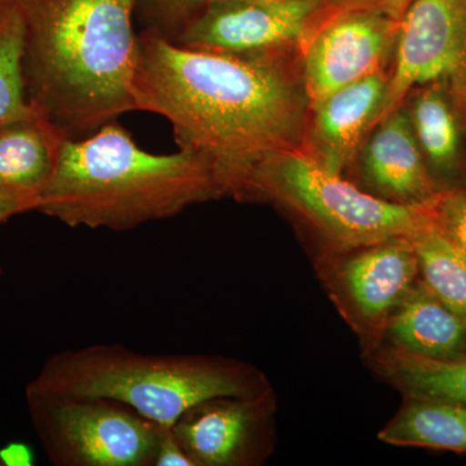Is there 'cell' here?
Returning <instances> with one entry per match:
<instances>
[{
    "label": "cell",
    "instance_id": "7a4b0ae2",
    "mask_svg": "<svg viewBox=\"0 0 466 466\" xmlns=\"http://www.w3.org/2000/svg\"><path fill=\"white\" fill-rule=\"evenodd\" d=\"M27 99L64 137L81 139L135 110L139 0H16Z\"/></svg>",
    "mask_w": 466,
    "mask_h": 466
},
{
    "label": "cell",
    "instance_id": "5bb4252c",
    "mask_svg": "<svg viewBox=\"0 0 466 466\" xmlns=\"http://www.w3.org/2000/svg\"><path fill=\"white\" fill-rule=\"evenodd\" d=\"M66 137L38 112L0 127V195L36 211Z\"/></svg>",
    "mask_w": 466,
    "mask_h": 466
},
{
    "label": "cell",
    "instance_id": "2e32d148",
    "mask_svg": "<svg viewBox=\"0 0 466 466\" xmlns=\"http://www.w3.org/2000/svg\"><path fill=\"white\" fill-rule=\"evenodd\" d=\"M376 367L408 400L466 406V355L429 358L395 346L377 357Z\"/></svg>",
    "mask_w": 466,
    "mask_h": 466
},
{
    "label": "cell",
    "instance_id": "484cf974",
    "mask_svg": "<svg viewBox=\"0 0 466 466\" xmlns=\"http://www.w3.org/2000/svg\"><path fill=\"white\" fill-rule=\"evenodd\" d=\"M410 3L412 0H382L381 7L389 16L400 21Z\"/></svg>",
    "mask_w": 466,
    "mask_h": 466
},
{
    "label": "cell",
    "instance_id": "30bf717a",
    "mask_svg": "<svg viewBox=\"0 0 466 466\" xmlns=\"http://www.w3.org/2000/svg\"><path fill=\"white\" fill-rule=\"evenodd\" d=\"M271 410L268 389L210 398L186 410L170 431L196 466L253 465L265 456Z\"/></svg>",
    "mask_w": 466,
    "mask_h": 466
},
{
    "label": "cell",
    "instance_id": "d6986e66",
    "mask_svg": "<svg viewBox=\"0 0 466 466\" xmlns=\"http://www.w3.org/2000/svg\"><path fill=\"white\" fill-rule=\"evenodd\" d=\"M24 24L16 0L0 5V127L34 112L24 76Z\"/></svg>",
    "mask_w": 466,
    "mask_h": 466
},
{
    "label": "cell",
    "instance_id": "ffe728a7",
    "mask_svg": "<svg viewBox=\"0 0 466 466\" xmlns=\"http://www.w3.org/2000/svg\"><path fill=\"white\" fill-rule=\"evenodd\" d=\"M408 116L422 155L434 167H452L459 156V126L441 91L435 87L422 91L413 100Z\"/></svg>",
    "mask_w": 466,
    "mask_h": 466
},
{
    "label": "cell",
    "instance_id": "d4e9b609",
    "mask_svg": "<svg viewBox=\"0 0 466 466\" xmlns=\"http://www.w3.org/2000/svg\"><path fill=\"white\" fill-rule=\"evenodd\" d=\"M29 211H33V208L26 202L0 195V225L7 222L9 218L18 216V214L29 213Z\"/></svg>",
    "mask_w": 466,
    "mask_h": 466
},
{
    "label": "cell",
    "instance_id": "5b68a950",
    "mask_svg": "<svg viewBox=\"0 0 466 466\" xmlns=\"http://www.w3.org/2000/svg\"><path fill=\"white\" fill-rule=\"evenodd\" d=\"M260 195L308 219L341 249L410 238L429 220L425 205L377 198L332 173L303 148L266 156L245 175L240 195Z\"/></svg>",
    "mask_w": 466,
    "mask_h": 466
},
{
    "label": "cell",
    "instance_id": "9c48e42d",
    "mask_svg": "<svg viewBox=\"0 0 466 466\" xmlns=\"http://www.w3.org/2000/svg\"><path fill=\"white\" fill-rule=\"evenodd\" d=\"M395 66L382 116L417 86L466 73V0H412L398 25Z\"/></svg>",
    "mask_w": 466,
    "mask_h": 466
},
{
    "label": "cell",
    "instance_id": "4fadbf2b",
    "mask_svg": "<svg viewBox=\"0 0 466 466\" xmlns=\"http://www.w3.org/2000/svg\"><path fill=\"white\" fill-rule=\"evenodd\" d=\"M419 262L410 238H391L370 247L342 263L343 289L359 317L368 323L390 318L415 287Z\"/></svg>",
    "mask_w": 466,
    "mask_h": 466
},
{
    "label": "cell",
    "instance_id": "52a82bcc",
    "mask_svg": "<svg viewBox=\"0 0 466 466\" xmlns=\"http://www.w3.org/2000/svg\"><path fill=\"white\" fill-rule=\"evenodd\" d=\"M332 11L324 0H228L202 9L173 42L235 56H271Z\"/></svg>",
    "mask_w": 466,
    "mask_h": 466
},
{
    "label": "cell",
    "instance_id": "cb8c5ba5",
    "mask_svg": "<svg viewBox=\"0 0 466 466\" xmlns=\"http://www.w3.org/2000/svg\"><path fill=\"white\" fill-rule=\"evenodd\" d=\"M32 452L23 444H11L0 451V461L5 465H32Z\"/></svg>",
    "mask_w": 466,
    "mask_h": 466
},
{
    "label": "cell",
    "instance_id": "ba28073f",
    "mask_svg": "<svg viewBox=\"0 0 466 466\" xmlns=\"http://www.w3.org/2000/svg\"><path fill=\"white\" fill-rule=\"evenodd\" d=\"M400 21L381 5L330 11L306 36L303 90L309 108L332 92L381 72Z\"/></svg>",
    "mask_w": 466,
    "mask_h": 466
},
{
    "label": "cell",
    "instance_id": "8fae6325",
    "mask_svg": "<svg viewBox=\"0 0 466 466\" xmlns=\"http://www.w3.org/2000/svg\"><path fill=\"white\" fill-rule=\"evenodd\" d=\"M390 76L377 72L309 106L302 148L321 167L341 174L381 119Z\"/></svg>",
    "mask_w": 466,
    "mask_h": 466
},
{
    "label": "cell",
    "instance_id": "603a6c76",
    "mask_svg": "<svg viewBox=\"0 0 466 466\" xmlns=\"http://www.w3.org/2000/svg\"><path fill=\"white\" fill-rule=\"evenodd\" d=\"M155 466H196L191 458L187 455L177 441L175 440L170 429L165 431L159 441Z\"/></svg>",
    "mask_w": 466,
    "mask_h": 466
},
{
    "label": "cell",
    "instance_id": "3957f363",
    "mask_svg": "<svg viewBox=\"0 0 466 466\" xmlns=\"http://www.w3.org/2000/svg\"><path fill=\"white\" fill-rule=\"evenodd\" d=\"M227 195L231 183L207 156L153 155L113 121L64 140L36 211L73 228L125 232Z\"/></svg>",
    "mask_w": 466,
    "mask_h": 466
},
{
    "label": "cell",
    "instance_id": "4316f807",
    "mask_svg": "<svg viewBox=\"0 0 466 466\" xmlns=\"http://www.w3.org/2000/svg\"><path fill=\"white\" fill-rule=\"evenodd\" d=\"M382 0H324L325 5L332 11L337 9H345L352 7H361V5H381Z\"/></svg>",
    "mask_w": 466,
    "mask_h": 466
},
{
    "label": "cell",
    "instance_id": "7402d4cb",
    "mask_svg": "<svg viewBox=\"0 0 466 466\" xmlns=\"http://www.w3.org/2000/svg\"><path fill=\"white\" fill-rule=\"evenodd\" d=\"M426 208L433 225L466 258V191L437 193Z\"/></svg>",
    "mask_w": 466,
    "mask_h": 466
},
{
    "label": "cell",
    "instance_id": "9a60e30c",
    "mask_svg": "<svg viewBox=\"0 0 466 466\" xmlns=\"http://www.w3.org/2000/svg\"><path fill=\"white\" fill-rule=\"evenodd\" d=\"M395 346L429 358L466 354V319L447 308L424 283L415 284L388 319Z\"/></svg>",
    "mask_w": 466,
    "mask_h": 466
},
{
    "label": "cell",
    "instance_id": "e0dca14e",
    "mask_svg": "<svg viewBox=\"0 0 466 466\" xmlns=\"http://www.w3.org/2000/svg\"><path fill=\"white\" fill-rule=\"evenodd\" d=\"M380 440L394 446L466 453V406L410 400Z\"/></svg>",
    "mask_w": 466,
    "mask_h": 466
},
{
    "label": "cell",
    "instance_id": "277c9868",
    "mask_svg": "<svg viewBox=\"0 0 466 466\" xmlns=\"http://www.w3.org/2000/svg\"><path fill=\"white\" fill-rule=\"evenodd\" d=\"M267 389L257 368L233 359L149 355L100 343L51 355L25 391L106 398L170 429L202 400L245 397Z\"/></svg>",
    "mask_w": 466,
    "mask_h": 466
},
{
    "label": "cell",
    "instance_id": "6da1fadb",
    "mask_svg": "<svg viewBox=\"0 0 466 466\" xmlns=\"http://www.w3.org/2000/svg\"><path fill=\"white\" fill-rule=\"evenodd\" d=\"M131 94L135 110L170 122L179 148L210 158L233 195L256 162L305 139L308 97L276 55L193 50L143 30Z\"/></svg>",
    "mask_w": 466,
    "mask_h": 466
},
{
    "label": "cell",
    "instance_id": "83f0119b",
    "mask_svg": "<svg viewBox=\"0 0 466 466\" xmlns=\"http://www.w3.org/2000/svg\"><path fill=\"white\" fill-rule=\"evenodd\" d=\"M3 2H5V0H0V5H2Z\"/></svg>",
    "mask_w": 466,
    "mask_h": 466
},
{
    "label": "cell",
    "instance_id": "8992f818",
    "mask_svg": "<svg viewBox=\"0 0 466 466\" xmlns=\"http://www.w3.org/2000/svg\"><path fill=\"white\" fill-rule=\"evenodd\" d=\"M39 443L56 466H155L167 428L106 398L25 391Z\"/></svg>",
    "mask_w": 466,
    "mask_h": 466
},
{
    "label": "cell",
    "instance_id": "44dd1931",
    "mask_svg": "<svg viewBox=\"0 0 466 466\" xmlns=\"http://www.w3.org/2000/svg\"><path fill=\"white\" fill-rule=\"evenodd\" d=\"M220 2L228 0H139L137 14L146 32L174 41L202 9Z\"/></svg>",
    "mask_w": 466,
    "mask_h": 466
},
{
    "label": "cell",
    "instance_id": "ac0fdd59",
    "mask_svg": "<svg viewBox=\"0 0 466 466\" xmlns=\"http://www.w3.org/2000/svg\"><path fill=\"white\" fill-rule=\"evenodd\" d=\"M410 240L425 287L447 308L466 319L465 257L433 225L431 217Z\"/></svg>",
    "mask_w": 466,
    "mask_h": 466
},
{
    "label": "cell",
    "instance_id": "f1b7e54d",
    "mask_svg": "<svg viewBox=\"0 0 466 466\" xmlns=\"http://www.w3.org/2000/svg\"><path fill=\"white\" fill-rule=\"evenodd\" d=\"M0 466H3L2 461H0Z\"/></svg>",
    "mask_w": 466,
    "mask_h": 466
},
{
    "label": "cell",
    "instance_id": "7c38bea8",
    "mask_svg": "<svg viewBox=\"0 0 466 466\" xmlns=\"http://www.w3.org/2000/svg\"><path fill=\"white\" fill-rule=\"evenodd\" d=\"M359 150L364 179L385 200L425 205L437 195L410 116L403 110L383 116Z\"/></svg>",
    "mask_w": 466,
    "mask_h": 466
}]
</instances>
